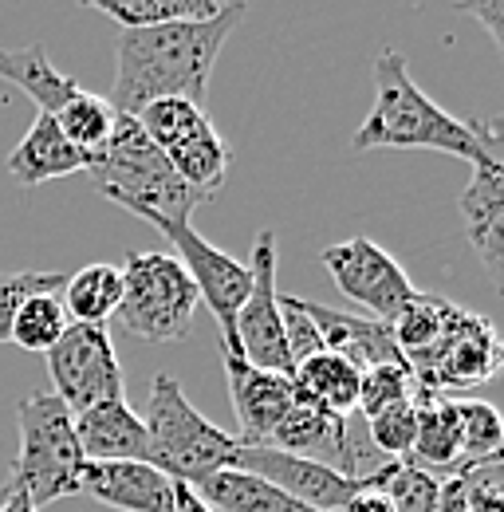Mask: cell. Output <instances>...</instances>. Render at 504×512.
Returning a JSON list of instances; mask_svg holds the SVG:
<instances>
[{"label": "cell", "mask_w": 504, "mask_h": 512, "mask_svg": "<svg viewBox=\"0 0 504 512\" xmlns=\"http://www.w3.org/2000/svg\"><path fill=\"white\" fill-rule=\"evenodd\" d=\"M501 371V339L497 327L485 316H473L457 308L449 331L441 343L410 367L414 375V394H449V390H469L497 379Z\"/></svg>", "instance_id": "9c48e42d"}, {"label": "cell", "mask_w": 504, "mask_h": 512, "mask_svg": "<svg viewBox=\"0 0 504 512\" xmlns=\"http://www.w3.org/2000/svg\"><path fill=\"white\" fill-rule=\"evenodd\" d=\"M75 438L83 461H146V426L123 398L95 402L75 414Z\"/></svg>", "instance_id": "d6986e66"}, {"label": "cell", "mask_w": 504, "mask_h": 512, "mask_svg": "<svg viewBox=\"0 0 504 512\" xmlns=\"http://www.w3.org/2000/svg\"><path fill=\"white\" fill-rule=\"evenodd\" d=\"M91 166V154L75 150L67 138L60 134L52 115H36L28 134L16 142V150L8 154L4 170L16 186L32 190V186H44L52 178H67V174H83Z\"/></svg>", "instance_id": "ac0fdd59"}, {"label": "cell", "mask_w": 504, "mask_h": 512, "mask_svg": "<svg viewBox=\"0 0 504 512\" xmlns=\"http://www.w3.org/2000/svg\"><path fill=\"white\" fill-rule=\"evenodd\" d=\"M209 509L221 512H315L308 505H300L296 497L280 493L276 485L241 473V469H221V473H209L201 477L197 485H189Z\"/></svg>", "instance_id": "603a6c76"}, {"label": "cell", "mask_w": 504, "mask_h": 512, "mask_svg": "<svg viewBox=\"0 0 504 512\" xmlns=\"http://www.w3.org/2000/svg\"><path fill=\"white\" fill-rule=\"evenodd\" d=\"M63 272H0V343H8L16 308L36 292H60Z\"/></svg>", "instance_id": "d6a6232c"}, {"label": "cell", "mask_w": 504, "mask_h": 512, "mask_svg": "<svg viewBox=\"0 0 504 512\" xmlns=\"http://www.w3.org/2000/svg\"><path fill=\"white\" fill-rule=\"evenodd\" d=\"M363 422H367L371 446H375L382 457H390V461L410 457L414 434H418V406H414V402H398V406L382 410L375 418H363Z\"/></svg>", "instance_id": "1f68e13d"}, {"label": "cell", "mask_w": 504, "mask_h": 512, "mask_svg": "<svg viewBox=\"0 0 504 512\" xmlns=\"http://www.w3.org/2000/svg\"><path fill=\"white\" fill-rule=\"evenodd\" d=\"M123 272V304L115 312L119 327L146 343H178L186 339L197 312V288L170 253H130Z\"/></svg>", "instance_id": "8992f818"}, {"label": "cell", "mask_w": 504, "mask_h": 512, "mask_svg": "<svg viewBox=\"0 0 504 512\" xmlns=\"http://www.w3.org/2000/svg\"><path fill=\"white\" fill-rule=\"evenodd\" d=\"M225 379H229V398H233V414L241 426V446H268V434L284 422V414L296 406V386L292 375H276V371H260L249 367L241 355H225Z\"/></svg>", "instance_id": "5bb4252c"}, {"label": "cell", "mask_w": 504, "mask_h": 512, "mask_svg": "<svg viewBox=\"0 0 504 512\" xmlns=\"http://www.w3.org/2000/svg\"><path fill=\"white\" fill-rule=\"evenodd\" d=\"M319 260L331 272L335 288L347 300H355L359 308H367L371 320L378 323H390L418 296V288L410 284L406 268L386 253L382 245H375L371 237H351V241L327 245L319 253Z\"/></svg>", "instance_id": "30bf717a"}, {"label": "cell", "mask_w": 504, "mask_h": 512, "mask_svg": "<svg viewBox=\"0 0 504 512\" xmlns=\"http://www.w3.org/2000/svg\"><path fill=\"white\" fill-rule=\"evenodd\" d=\"M170 512H174V509H170Z\"/></svg>", "instance_id": "f35d334b"}, {"label": "cell", "mask_w": 504, "mask_h": 512, "mask_svg": "<svg viewBox=\"0 0 504 512\" xmlns=\"http://www.w3.org/2000/svg\"><path fill=\"white\" fill-rule=\"evenodd\" d=\"M453 8L473 16L493 36V44L504 48V0H453Z\"/></svg>", "instance_id": "836d02e7"}, {"label": "cell", "mask_w": 504, "mask_h": 512, "mask_svg": "<svg viewBox=\"0 0 504 512\" xmlns=\"http://www.w3.org/2000/svg\"><path fill=\"white\" fill-rule=\"evenodd\" d=\"M0 79H8L12 87H20L40 107V115H56L63 103L79 91V83L52 64V56H48L44 44L0 48Z\"/></svg>", "instance_id": "7402d4cb"}, {"label": "cell", "mask_w": 504, "mask_h": 512, "mask_svg": "<svg viewBox=\"0 0 504 512\" xmlns=\"http://www.w3.org/2000/svg\"><path fill=\"white\" fill-rule=\"evenodd\" d=\"M16 426H20V453H16L4 485L20 489L36 509L79 493L83 449L75 438V414L60 398L52 390L20 398Z\"/></svg>", "instance_id": "5b68a950"}, {"label": "cell", "mask_w": 504, "mask_h": 512, "mask_svg": "<svg viewBox=\"0 0 504 512\" xmlns=\"http://www.w3.org/2000/svg\"><path fill=\"white\" fill-rule=\"evenodd\" d=\"M134 119H138L142 134L166 154V162L174 166V174L186 182L189 190L213 197L225 186L233 150L213 130L205 107L186 103V99H158V103L142 107Z\"/></svg>", "instance_id": "52a82bcc"}, {"label": "cell", "mask_w": 504, "mask_h": 512, "mask_svg": "<svg viewBox=\"0 0 504 512\" xmlns=\"http://www.w3.org/2000/svg\"><path fill=\"white\" fill-rule=\"evenodd\" d=\"M142 426H146V449H150L146 465H154L170 481L197 485L209 473L233 469L237 438L225 434L221 426H213L186 398L178 379L166 371H158L150 379Z\"/></svg>", "instance_id": "277c9868"}, {"label": "cell", "mask_w": 504, "mask_h": 512, "mask_svg": "<svg viewBox=\"0 0 504 512\" xmlns=\"http://www.w3.org/2000/svg\"><path fill=\"white\" fill-rule=\"evenodd\" d=\"M249 276L252 288L241 312H237V327H233L237 351L249 367L292 375V355H288L284 316H280V292H276V237H272V229H264L252 245Z\"/></svg>", "instance_id": "7c38bea8"}, {"label": "cell", "mask_w": 504, "mask_h": 512, "mask_svg": "<svg viewBox=\"0 0 504 512\" xmlns=\"http://www.w3.org/2000/svg\"><path fill=\"white\" fill-rule=\"evenodd\" d=\"M461 217L477 256L485 260L493 284H504V166H473L461 190Z\"/></svg>", "instance_id": "2e32d148"}, {"label": "cell", "mask_w": 504, "mask_h": 512, "mask_svg": "<svg viewBox=\"0 0 504 512\" xmlns=\"http://www.w3.org/2000/svg\"><path fill=\"white\" fill-rule=\"evenodd\" d=\"M501 119L461 123L414 83L406 56L386 48L375 60V107L351 134V154L367 150H438L469 166H501Z\"/></svg>", "instance_id": "7a4b0ae2"}, {"label": "cell", "mask_w": 504, "mask_h": 512, "mask_svg": "<svg viewBox=\"0 0 504 512\" xmlns=\"http://www.w3.org/2000/svg\"><path fill=\"white\" fill-rule=\"evenodd\" d=\"M398 402H414V375L406 363H382L359 375V406H355L359 418H375Z\"/></svg>", "instance_id": "4dcf8cb0"}, {"label": "cell", "mask_w": 504, "mask_h": 512, "mask_svg": "<svg viewBox=\"0 0 504 512\" xmlns=\"http://www.w3.org/2000/svg\"><path fill=\"white\" fill-rule=\"evenodd\" d=\"M457 422H461V469L497 461L504 446L501 410L481 398H457Z\"/></svg>", "instance_id": "f546056e"}, {"label": "cell", "mask_w": 504, "mask_h": 512, "mask_svg": "<svg viewBox=\"0 0 504 512\" xmlns=\"http://www.w3.org/2000/svg\"><path fill=\"white\" fill-rule=\"evenodd\" d=\"M245 8H221L209 20H174L154 28H126L115 44L111 107L138 115L158 99H186L205 107L209 79Z\"/></svg>", "instance_id": "6da1fadb"}, {"label": "cell", "mask_w": 504, "mask_h": 512, "mask_svg": "<svg viewBox=\"0 0 504 512\" xmlns=\"http://www.w3.org/2000/svg\"><path fill=\"white\" fill-rule=\"evenodd\" d=\"M79 493L123 512L174 509V481L146 461H83Z\"/></svg>", "instance_id": "9a60e30c"}, {"label": "cell", "mask_w": 504, "mask_h": 512, "mask_svg": "<svg viewBox=\"0 0 504 512\" xmlns=\"http://www.w3.org/2000/svg\"><path fill=\"white\" fill-rule=\"evenodd\" d=\"M359 367L347 363L343 355L335 351H315L304 363L292 367V386H296V398L300 402H312L327 414H355L359 406Z\"/></svg>", "instance_id": "44dd1931"}, {"label": "cell", "mask_w": 504, "mask_h": 512, "mask_svg": "<svg viewBox=\"0 0 504 512\" xmlns=\"http://www.w3.org/2000/svg\"><path fill=\"white\" fill-rule=\"evenodd\" d=\"M67 312L56 300V292H36L28 296L16 316H12V331H8V343L24 347V351H52L60 343V335L67 331Z\"/></svg>", "instance_id": "f1b7e54d"}, {"label": "cell", "mask_w": 504, "mask_h": 512, "mask_svg": "<svg viewBox=\"0 0 504 512\" xmlns=\"http://www.w3.org/2000/svg\"><path fill=\"white\" fill-rule=\"evenodd\" d=\"M457 316V304L445 300V296H434V292H418L394 320L386 323L390 327V339L398 347V355L406 359V367L422 363L434 347L441 343V335L449 331V323Z\"/></svg>", "instance_id": "cb8c5ba5"}, {"label": "cell", "mask_w": 504, "mask_h": 512, "mask_svg": "<svg viewBox=\"0 0 504 512\" xmlns=\"http://www.w3.org/2000/svg\"><path fill=\"white\" fill-rule=\"evenodd\" d=\"M83 8H95L126 28H154L174 20H209L221 8L213 0H79Z\"/></svg>", "instance_id": "83f0119b"}, {"label": "cell", "mask_w": 504, "mask_h": 512, "mask_svg": "<svg viewBox=\"0 0 504 512\" xmlns=\"http://www.w3.org/2000/svg\"><path fill=\"white\" fill-rule=\"evenodd\" d=\"M158 233L178 249V260H182V268H186L193 288H197V300H205V308L213 312V320L221 327V351L225 355H241L233 327H237V312H241V304H245V296L252 288L249 264H241L229 253H221L217 245H209L193 229V221L162 225Z\"/></svg>", "instance_id": "8fae6325"}, {"label": "cell", "mask_w": 504, "mask_h": 512, "mask_svg": "<svg viewBox=\"0 0 504 512\" xmlns=\"http://www.w3.org/2000/svg\"><path fill=\"white\" fill-rule=\"evenodd\" d=\"M52 119H56L60 134L75 146V150H83V154H91V158H95V154L107 146V138H111V130H115L119 111L111 107V99L91 95V91H83V87H79V91L63 103Z\"/></svg>", "instance_id": "484cf974"}, {"label": "cell", "mask_w": 504, "mask_h": 512, "mask_svg": "<svg viewBox=\"0 0 504 512\" xmlns=\"http://www.w3.org/2000/svg\"><path fill=\"white\" fill-rule=\"evenodd\" d=\"M0 512H40L20 489H8V485H0Z\"/></svg>", "instance_id": "8d00e7d4"}, {"label": "cell", "mask_w": 504, "mask_h": 512, "mask_svg": "<svg viewBox=\"0 0 504 512\" xmlns=\"http://www.w3.org/2000/svg\"><path fill=\"white\" fill-rule=\"evenodd\" d=\"M174 512H217V509H209L189 485H182V481H174Z\"/></svg>", "instance_id": "d590c367"}, {"label": "cell", "mask_w": 504, "mask_h": 512, "mask_svg": "<svg viewBox=\"0 0 504 512\" xmlns=\"http://www.w3.org/2000/svg\"><path fill=\"white\" fill-rule=\"evenodd\" d=\"M91 182L99 193H107L126 213L142 217L146 225H182L193 221V209L209 201L205 193L189 190L186 182L174 174L166 154L142 134L134 115H119L107 146L91 158L87 166Z\"/></svg>", "instance_id": "3957f363"}, {"label": "cell", "mask_w": 504, "mask_h": 512, "mask_svg": "<svg viewBox=\"0 0 504 512\" xmlns=\"http://www.w3.org/2000/svg\"><path fill=\"white\" fill-rule=\"evenodd\" d=\"M339 512H394V509H390V501L378 489H359Z\"/></svg>", "instance_id": "e575fe53"}, {"label": "cell", "mask_w": 504, "mask_h": 512, "mask_svg": "<svg viewBox=\"0 0 504 512\" xmlns=\"http://www.w3.org/2000/svg\"><path fill=\"white\" fill-rule=\"evenodd\" d=\"M438 481L430 469L414 465L410 457L386 461L375 477H367V489H378L394 512H438Z\"/></svg>", "instance_id": "4316f807"}, {"label": "cell", "mask_w": 504, "mask_h": 512, "mask_svg": "<svg viewBox=\"0 0 504 512\" xmlns=\"http://www.w3.org/2000/svg\"><path fill=\"white\" fill-rule=\"evenodd\" d=\"M48 355V375L56 383V398L71 414L123 398V367L103 323H67L60 343Z\"/></svg>", "instance_id": "ba28073f"}, {"label": "cell", "mask_w": 504, "mask_h": 512, "mask_svg": "<svg viewBox=\"0 0 504 512\" xmlns=\"http://www.w3.org/2000/svg\"><path fill=\"white\" fill-rule=\"evenodd\" d=\"M213 4H217V8H245L249 0H213Z\"/></svg>", "instance_id": "74e56055"}, {"label": "cell", "mask_w": 504, "mask_h": 512, "mask_svg": "<svg viewBox=\"0 0 504 512\" xmlns=\"http://www.w3.org/2000/svg\"><path fill=\"white\" fill-rule=\"evenodd\" d=\"M233 469L276 485L280 493L296 497L300 505H308L315 512H339L359 489H367V481H351V477H343V473H335V469H327L319 461L292 457V453L272 446H241L237 442Z\"/></svg>", "instance_id": "4fadbf2b"}, {"label": "cell", "mask_w": 504, "mask_h": 512, "mask_svg": "<svg viewBox=\"0 0 504 512\" xmlns=\"http://www.w3.org/2000/svg\"><path fill=\"white\" fill-rule=\"evenodd\" d=\"M418 406V434L410 461L430 469L434 477L461 469V422H457V398L449 394H414Z\"/></svg>", "instance_id": "ffe728a7"}, {"label": "cell", "mask_w": 504, "mask_h": 512, "mask_svg": "<svg viewBox=\"0 0 504 512\" xmlns=\"http://www.w3.org/2000/svg\"><path fill=\"white\" fill-rule=\"evenodd\" d=\"M63 312L71 323H103L115 320L123 304V272L115 264H87L75 276L63 280Z\"/></svg>", "instance_id": "d4e9b609"}, {"label": "cell", "mask_w": 504, "mask_h": 512, "mask_svg": "<svg viewBox=\"0 0 504 512\" xmlns=\"http://www.w3.org/2000/svg\"><path fill=\"white\" fill-rule=\"evenodd\" d=\"M304 316L315 323L319 339H323V351H335L343 355L347 363H355L359 371L367 367H382V363H406L390 339V327L386 323L371 320V316H347V312H335V308H323L312 300H300Z\"/></svg>", "instance_id": "e0dca14e"}]
</instances>
